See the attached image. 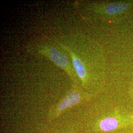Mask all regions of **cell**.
<instances>
[{
	"instance_id": "6da1fadb",
	"label": "cell",
	"mask_w": 133,
	"mask_h": 133,
	"mask_svg": "<svg viewBox=\"0 0 133 133\" xmlns=\"http://www.w3.org/2000/svg\"><path fill=\"white\" fill-rule=\"evenodd\" d=\"M38 50V53L49 58L56 65L64 70L71 79L73 81L75 79L76 76L74 69L71 68L66 55L52 46H40Z\"/></svg>"
},
{
	"instance_id": "7a4b0ae2",
	"label": "cell",
	"mask_w": 133,
	"mask_h": 133,
	"mask_svg": "<svg viewBox=\"0 0 133 133\" xmlns=\"http://www.w3.org/2000/svg\"><path fill=\"white\" fill-rule=\"evenodd\" d=\"M62 46L69 53L72 60V66L75 71L76 72V75L81 81H84L86 77L87 73L84 64L81 61L79 58L76 56L74 52H72V51H71V49L66 47L65 45H62Z\"/></svg>"
},
{
	"instance_id": "3957f363",
	"label": "cell",
	"mask_w": 133,
	"mask_h": 133,
	"mask_svg": "<svg viewBox=\"0 0 133 133\" xmlns=\"http://www.w3.org/2000/svg\"><path fill=\"white\" fill-rule=\"evenodd\" d=\"M81 100V95L78 92L74 91L69 93L66 97L58 105L57 110L61 111L64 109L71 107L78 103Z\"/></svg>"
},
{
	"instance_id": "277c9868",
	"label": "cell",
	"mask_w": 133,
	"mask_h": 133,
	"mask_svg": "<svg viewBox=\"0 0 133 133\" xmlns=\"http://www.w3.org/2000/svg\"><path fill=\"white\" fill-rule=\"evenodd\" d=\"M118 125V122L117 119L109 117L103 119L100 122V128L104 131H111L116 128Z\"/></svg>"
},
{
	"instance_id": "5b68a950",
	"label": "cell",
	"mask_w": 133,
	"mask_h": 133,
	"mask_svg": "<svg viewBox=\"0 0 133 133\" xmlns=\"http://www.w3.org/2000/svg\"><path fill=\"white\" fill-rule=\"evenodd\" d=\"M128 7L124 4H110L105 7V11L109 14H116L123 12Z\"/></svg>"
}]
</instances>
